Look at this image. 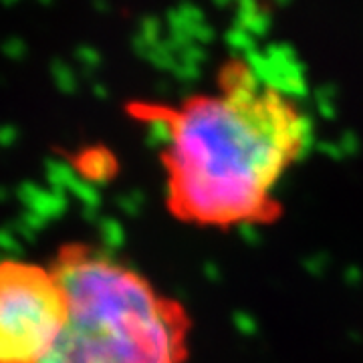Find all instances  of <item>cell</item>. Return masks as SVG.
<instances>
[{
  "instance_id": "cell-2",
  "label": "cell",
  "mask_w": 363,
  "mask_h": 363,
  "mask_svg": "<svg viewBox=\"0 0 363 363\" xmlns=\"http://www.w3.org/2000/svg\"><path fill=\"white\" fill-rule=\"evenodd\" d=\"M49 264L67 319L43 363H184L190 321L142 272L85 242L61 245Z\"/></svg>"
},
{
  "instance_id": "cell-1",
  "label": "cell",
  "mask_w": 363,
  "mask_h": 363,
  "mask_svg": "<svg viewBox=\"0 0 363 363\" xmlns=\"http://www.w3.org/2000/svg\"><path fill=\"white\" fill-rule=\"evenodd\" d=\"M145 117L164 130L169 212L204 228L272 220L311 135L297 101L247 65L226 67L210 91Z\"/></svg>"
},
{
  "instance_id": "cell-3",
  "label": "cell",
  "mask_w": 363,
  "mask_h": 363,
  "mask_svg": "<svg viewBox=\"0 0 363 363\" xmlns=\"http://www.w3.org/2000/svg\"><path fill=\"white\" fill-rule=\"evenodd\" d=\"M65 319V291L49 262L0 260V363L45 362Z\"/></svg>"
}]
</instances>
